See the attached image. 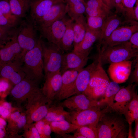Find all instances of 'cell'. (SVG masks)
<instances>
[{
	"label": "cell",
	"instance_id": "6da1fadb",
	"mask_svg": "<svg viewBox=\"0 0 138 138\" xmlns=\"http://www.w3.org/2000/svg\"><path fill=\"white\" fill-rule=\"evenodd\" d=\"M22 68L25 77L38 83L44 76L41 37L32 49L27 51L22 60Z\"/></svg>",
	"mask_w": 138,
	"mask_h": 138
},
{
	"label": "cell",
	"instance_id": "7a4b0ae2",
	"mask_svg": "<svg viewBox=\"0 0 138 138\" xmlns=\"http://www.w3.org/2000/svg\"><path fill=\"white\" fill-rule=\"evenodd\" d=\"M25 112L27 124L33 123L43 119L50 106L39 88L28 98Z\"/></svg>",
	"mask_w": 138,
	"mask_h": 138
},
{
	"label": "cell",
	"instance_id": "3957f363",
	"mask_svg": "<svg viewBox=\"0 0 138 138\" xmlns=\"http://www.w3.org/2000/svg\"><path fill=\"white\" fill-rule=\"evenodd\" d=\"M138 56V49L132 47L129 41L108 47L98 54V59L102 65L129 60Z\"/></svg>",
	"mask_w": 138,
	"mask_h": 138
},
{
	"label": "cell",
	"instance_id": "277c9868",
	"mask_svg": "<svg viewBox=\"0 0 138 138\" xmlns=\"http://www.w3.org/2000/svg\"><path fill=\"white\" fill-rule=\"evenodd\" d=\"M138 31V22L126 20L115 29L108 38L99 45V54L106 48L117 45L129 41L132 35Z\"/></svg>",
	"mask_w": 138,
	"mask_h": 138
},
{
	"label": "cell",
	"instance_id": "5b68a950",
	"mask_svg": "<svg viewBox=\"0 0 138 138\" xmlns=\"http://www.w3.org/2000/svg\"><path fill=\"white\" fill-rule=\"evenodd\" d=\"M97 59L98 62L97 66L92 73L88 86L84 93L96 100L103 96L110 82L102 65Z\"/></svg>",
	"mask_w": 138,
	"mask_h": 138
},
{
	"label": "cell",
	"instance_id": "8992f818",
	"mask_svg": "<svg viewBox=\"0 0 138 138\" xmlns=\"http://www.w3.org/2000/svg\"><path fill=\"white\" fill-rule=\"evenodd\" d=\"M34 25L29 19L22 21L18 28L17 39L22 51L20 59L22 61L25 53L33 48L39 40Z\"/></svg>",
	"mask_w": 138,
	"mask_h": 138
},
{
	"label": "cell",
	"instance_id": "52a82bcc",
	"mask_svg": "<svg viewBox=\"0 0 138 138\" xmlns=\"http://www.w3.org/2000/svg\"><path fill=\"white\" fill-rule=\"evenodd\" d=\"M43 69L45 75L60 71L63 59V52L56 45L46 44L41 39Z\"/></svg>",
	"mask_w": 138,
	"mask_h": 138
},
{
	"label": "cell",
	"instance_id": "ba28073f",
	"mask_svg": "<svg viewBox=\"0 0 138 138\" xmlns=\"http://www.w3.org/2000/svg\"><path fill=\"white\" fill-rule=\"evenodd\" d=\"M104 113L96 125L98 138H116L119 132L125 127L123 120L116 116Z\"/></svg>",
	"mask_w": 138,
	"mask_h": 138
},
{
	"label": "cell",
	"instance_id": "9c48e42d",
	"mask_svg": "<svg viewBox=\"0 0 138 138\" xmlns=\"http://www.w3.org/2000/svg\"><path fill=\"white\" fill-rule=\"evenodd\" d=\"M101 110L100 107L82 111H70V122L79 127L96 125L101 116L107 112V108Z\"/></svg>",
	"mask_w": 138,
	"mask_h": 138
},
{
	"label": "cell",
	"instance_id": "30bf717a",
	"mask_svg": "<svg viewBox=\"0 0 138 138\" xmlns=\"http://www.w3.org/2000/svg\"><path fill=\"white\" fill-rule=\"evenodd\" d=\"M70 111H78L100 107L98 100L94 99L83 93L75 94L67 98L62 102H58Z\"/></svg>",
	"mask_w": 138,
	"mask_h": 138
},
{
	"label": "cell",
	"instance_id": "8fae6325",
	"mask_svg": "<svg viewBox=\"0 0 138 138\" xmlns=\"http://www.w3.org/2000/svg\"><path fill=\"white\" fill-rule=\"evenodd\" d=\"M67 18L65 16L57 20L50 25L45 27L36 28L40 32V36L46 38L48 42L55 44L58 47L65 32Z\"/></svg>",
	"mask_w": 138,
	"mask_h": 138
},
{
	"label": "cell",
	"instance_id": "7c38bea8",
	"mask_svg": "<svg viewBox=\"0 0 138 138\" xmlns=\"http://www.w3.org/2000/svg\"><path fill=\"white\" fill-rule=\"evenodd\" d=\"M18 33V28H16L11 39L0 49V68L6 64L20 59L22 49L17 40Z\"/></svg>",
	"mask_w": 138,
	"mask_h": 138
},
{
	"label": "cell",
	"instance_id": "4fadbf2b",
	"mask_svg": "<svg viewBox=\"0 0 138 138\" xmlns=\"http://www.w3.org/2000/svg\"><path fill=\"white\" fill-rule=\"evenodd\" d=\"M45 81L41 89L48 103L53 104L62 84V74L60 71L45 75Z\"/></svg>",
	"mask_w": 138,
	"mask_h": 138
},
{
	"label": "cell",
	"instance_id": "5bb4252c",
	"mask_svg": "<svg viewBox=\"0 0 138 138\" xmlns=\"http://www.w3.org/2000/svg\"><path fill=\"white\" fill-rule=\"evenodd\" d=\"M136 85L131 84L125 87L120 88L116 95L110 107L114 112L124 115L136 91L135 90Z\"/></svg>",
	"mask_w": 138,
	"mask_h": 138
},
{
	"label": "cell",
	"instance_id": "9a60e30c",
	"mask_svg": "<svg viewBox=\"0 0 138 138\" xmlns=\"http://www.w3.org/2000/svg\"><path fill=\"white\" fill-rule=\"evenodd\" d=\"M39 88L37 83L25 78L14 86L10 94L20 105L31 94Z\"/></svg>",
	"mask_w": 138,
	"mask_h": 138
},
{
	"label": "cell",
	"instance_id": "2e32d148",
	"mask_svg": "<svg viewBox=\"0 0 138 138\" xmlns=\"http://www.w3.org/2000/svg\"><path fill=\"white\" fill-rule=\"evenodd\" d=\"M67 11V6L65 1L55 4L35 24V27H45L50 25L55 21L63 18Z\"/></svg>",
	"mask_w": 138,
	"mask_h": 138
},
{
	"label": "cell",
	"instance_id": "e0dca14e",
	"mask_svg": "<svg viewBox=\"0 0 138 138\" xmlns=\"http://www.w3.org/2000/svg\"><path fill=\"white\" fill-rule=\"evenodd\" d=\"M98 62L97 59L87 67L83 68L79 71L69 94L68 97L75 94L84 93L88 86L92 73L96 67Z\"/></svg>",
	"mask_w": 138,
	"mask_h": 138
},
{
	"label": "cell",
	"instance_id": "ac0fdd59",
	"mask_svg": "<svg viewBox=\"0 0 138 138\" xmlns=\"http://www.w3.org/2000/svg\"><path fill=\"white\" fill-rule=\"evenodd\" d=\"M0 77L10 80L14 85L25 77L22 62L18 59L3 65L0 68Z\"/></svg>",
	"mask_w": 138,
	"mask_h": 138
},
{
	"label": "cell",
	"instance_id": "d6986e66",
	"mask_svg": "<svg viewBox=\"0 0 138 138\" xmlns=\"http://www.w3.org/2000/svg\"><path fill=\"white\" fill-rule=\"evenodd\" d=\"M133 62L128 60L110 64L108 72L113 81L118 84L126 81L130 74Z\"/></svg>",
	"mask_w": 138,
	"mask_h": 138
},
{
	"label": "cell",
	"instance_id": "ffe728a7",
	"mask_svg": "<svg viewBox=\"0 0 138 138\" xmlns=\"http://www.w3.org/2000/svg\"><path fill=\"white\" fill-rule=\"evenodd\" d=\"M6 119L7 135L10 138L22 137L18 133L23 129L26 124L25 112H22L21 110L16 111L11 113Z\"/></svg>",
	"mask_w": 138,
	"mask_h": 138
},
{
	"label": "cell",
	"instance_id": "44dd1931",
	"mask_svg": "<svg viewBox=\"0 0 138 138\" xmlns=\"http://www.w3.org/2000/svg\"><path fill=\"white\" fill-rule=\"evenodd\" d=\"M65 0H32L30 9L29 19L34 25L54 4Z\"/></svg>",
	"mask_w": 138,
	"mask_h": 138
},
{
	"label": "cell",
	"instance_id": "7402d4cb",
	"mask_svg": "<svg viewBox=\"0 0 138 138\" xmlns=\"http://www.w3.org/2000/svg\"><path fill=\"white\" fill-rule=\"evenodd\" d=\"M89 58L85 57L74 51L63 54L60 72L62 74L69 70L80 71L86 65Z\"/></svg>",
	"mask_w": 138,
	"mask_h": 138
},
{
	"label": "cell",
	"instance_id": "603a6c76",
	"mask_svg": "<svg viewBox=\"0 0 138 138\" xmlns=\"http://www.w3.org/2000/svg\"><path fill=\"white\" fill-rule=\"evenodd\" d=\"M80 71L69 70L62 74V86L55 97L54 101L58 103L68 97L69 94Z\"/></svg>",
	"mask_w": 138,
	"mask_h": 138
},
{
	"label": "cell",
	"instance_id": "cb8c5ba5",
	"mask_svg": "<svg viewBox=\"0 0 138 138\" xmlns=\"http://www.w3.org/2000/svg\"><path fill=\"white\" fill-rule=\"evenodd\" d=\"M124 22L117 14H112L108 16L105 19L100 30L97 46L107 39L112 32Z\"/></svg>",
	"mask_w": 138,
	"mask_h": 138
},
{
	"label": "cell",
	"instance_id": "d4e9b609",
	"mask_svg": "<svg viewBox=\"0 0 138 138\" xmlns=\"http://www.w3.org/2000/svg\"><path fill=\"white\" fill-rule=\"evenodd\" d=\"M100 34V31H92L87 27L86 32L83 40L73 50L84 57H88L94 43L98 40Z\"/></svg>",
	"mask_w": 138,
	"mask_h": 138
},
{
	"label": "cell",
	"instance_id": "484cf974",
	"mask_svg": "<svg viewBox=\"0 0 138 138\" xmlns=\"http://www.w3.org/2000/svg\"><path fill=\"white\" fill-rule=\"evenodd\" d=\"M70 112L65 111L64 107L57 103V104L50 106L46 116L43 119L49 123L64 120H66L70 122Z\"/></svg>",
	"mask_w": 138,
	"mask_h": 138
},
{
	"label": "cell",
	"instance_id": "4316f807",
	"mask_svg": "<svg viewBox=\"0 0 138 138\" xmlns=\"http://www.w3.org/2000/svg\"><path fill=\"white\" fill-rule=\"evenodd\" d=\"M74 21L67 18L65 32L59 43V47L63 52L70 51L74 48V34L73 30Z\"/></svg>",
	"mask_w": 138,
	"mask_h": 138
},
{
	"label": "cell",
	"instance_id": "83f0119b",
	"mask_svg": "<svg viewBox=\"0 0 138 138\" xmlns=\"http://www.w3.org/2000/svg\"><path fill=\"white\" fill-rule=\"evenodd\" d=\"M85 13L90 16L107 17L112 14L108 8L102 5L97 0H88L86 3Z\"/></svg>",
	"mask_w": 138,
	"mask_h": 138
},
{
	"label": "cell",
	"instance_id": "f1b7e54d",
	"mask_svg": "<svg viewBox=\"0 0 138 138\" xmlns=\"http://www.w3.org/2000/svg\"><path fill=\"white\" fill-rule=\"evenodd\" d=\"M74 21L75 22H74L73 25L74 34L73 49L77 47L82 41L87 30L86 21L83 14Z\"/></svg>",
	"mask_w": 138,
	"mask_h": 138
},
{
	"label": "cell",
	"instance_id": "f546056e",
	"mask_svg": "<svg viewBox=\"0 0 138 138\" xmlns=\"http://www.w3.org/2000/svg\"><path fill=\"white\" fill-rule=\"evenodd\" d=\"M67 8V14L73 21L85 13L84 0H65Z\"/></svg>",
	"mask_w": 138,
	"mask_h": 138
},
{
	"label": "cell",
	"instance_id": "4dcf8cb0",
	"mask_svg": "<svg viewBox=\"0 0 138 138\" xmlns=\"http://www.w3.org/2000/svg\"><path fill=\"white\" fill-rule=\"evenodd\" d=\"M12 14L21 18L30 10L31 0H8Z\"/></svg>",
	"mask_w": 138,
	"mask_h": 138
},
{
	"label": "cell",
	"instance_id": "1f68e13d",
	"mask_svg": "<svg viewBox=\"0 0 138 138\" xmlns=\"http://www.w3.org/2000/svg\"><path fill=\"white\" fill-rule=\"evenodd\" d=\"M49 124L52 132L58 135L69 133L76 130L78 128L66 120L52 122Z\"/></svg>",
	"mask_w": 138,
	"mask_h": 138
},
{
	"label": "cell",
	"instance_id": "d6a6232c",
	"mask_svg": "<svg viewBox=\"0 0 138 138\" xmlns=\"http://www.w3.org/2000/svg\"><path fill=\"white\" fill-rule=\"evenodd\" d=\"M119 84L113 81L110 82L104 95L100 100H98L100 106L107 105L110 107L116 95L120 89Z\"/></svg>",
	"mask_w": 138,
	"mask_h": 138
},
{
	"label": "cell",
	"instance_id": "836d02e7",
	"mask_svg": "<svg viewBox=\"0 0 138 138\" xmlns=\"http://www.w3.org/2000/svg\"><path fill=\"white\" fill-rule=\"evenodd\" d=\"M124 115L129 124L138 119V96L136 91Z\"/></svg>",
	"mask_w": 138,
	"mask_h": 138
},
{
	"label": "cell",
	"instance_id": "e575fe53",
	"mask_svg": "<svg viewBox=\"0 0 138 138\" xmlns=\"http://www.w3.org/2000/svg\"><path fill=\"white\" fill-rule=\"evenodd\" d=\"M20 19L12 14L0 12V26L11 29L15 28Z\"/></svg>",
	"mask_w": 138,
	"mask_h": 138
},
{
	"label": "cell",
	"instance_id": "d590c367",
	"mask_svg": "<svg viewBox=\"0 0 138 138\" xmlns=\"http://www.w3.org/2000/svg\"><path fill=\"white\" fill-rule=\"evenodd\" d=\"M107 17L88 16L86 22L87 28L92 31H100Z\"/></svg>",
	"mask_w": 138,
	"mask_h": 138
},
{
	"label": "cell",
	"instance_id": "8d00e7d4",
	"mask_svg": "<svg viewBox=\"0 0 138 138\" xmlns=\"http://www.w3.org/2000/svg\"><path fill=\"white\" fill-rule=\"evenodd\" d=\"M14 85L6 78L0 77V98L4 99L10 94Z\"/></svg>",
	"mask_w": 138,
	"mask_h": 138
},
{
	"label": "cell",
	"instance_id": "74e56055",
	"mask_svg": "<svg viewBox=\"0 0 138 138\" xmlns=\"http://www.w3.org/2000/svg\"><path fill=\"white\" fill-rule=\"evenodd\" d=\"M96 125H91L80 126L76 130V131L85 138H98Z\"/></svg>",
	"mask_w": 138,
	"mask_h": 138
},
{
	"label": "cell",
	"instance_id": "f35d334b",
	"mask_svg": "<svg viewBox=\"0 0 138 138\" xmlns=\"http://www.w3.org/2000/svg\"><path fill=\"white\" fill-rule=\"evenodd\" d=\"M138 0H123L125 11V17L126 20L135 21L134 12V6Z\"/></svg>",
	"mask_w": 138,
	"mask_h": 138
},
{
	"label": "cell",
	"instance_id": "ab89813d",
	"mask_svg": "<svg viewBox=\"0 0 138 138\" xmlns=\"http://www.w3.org/2000/svg\"><path fill=\"white\" fill-rule=\"evenodd\" d=\"M23 130L24 132L22 136L24 138H41L34 123H26Z\"/></svg>",
	"mask_w": 138,
	"mask_h": 138
},
{
	"label": "cell",
	"instance_id": "60d3db41",
	"mask_svg": "<svg viewBox=\"0 0 138 138\" xmlns=\"http://www.w3.org/2000/svg\"><path fill=\"white\" fill-rule=\"evenodd\" d=\"M16 28L11 29L0 26V44H4L9 40Z\"/></svg>",
	"mask_w": 138,
	"mask_h": 138
},
{
	"label": "cell",
	"instance_id": "b9f144b4",
	"mask_svg": "<svg viewBox=\"0 0 138 138\" xmlns=\"http://www.w3.org/2000/svg\"><path fill=\"white\" fill-rule=\"evenodd\" d=\"M0 12L4 14H12L8 0H0Z\"/></svg>",
	"mask_w": 138,
	"mask_h": 138
},
{
	"label": "cell",
	"instance_id": "7bdbcfd3",
	"mask_svg": "<svg viewBox=\"0 0 138 138\" xmlns=\"http://www.w3.org/2000/svg\"><path fill=\"white\" fill-rule=\"evenodd\" d=\"M114 3L116 14H121L125 17V11L123 0H114Z\"/></svg>",
	"mask_w": 138,
	"mask_h": 138
},
{
	"label": "cell",
	"instance_id": "ee69618b",
	"mask_svg": "<svg viewBox=\"0 0 138 138\" xmlns=\"http://www.w3.org/2000/svg\"><path fill=\"white\" fill-rule=\"evenodd\" d=\"M45 121L43 119L35 122L34 125L37 129L41 138H44V131Z\"/></svg>",
	"mask_w": 138,
	"mask_h": 138
},
{
	"label": "cell",
	"instance_id": "f6af8a7d",
	"mask_svg": "<svg viewBox=\"0 0 138 138\" xmlns=\"http://www.w3.org/2000/svg\"><path fill=\"white\" fill-rule=\"evenodd\" d=\"M0 105L7 110L10 113L21 110L20 108L13 107L10 103L5 101L3 99H1L0 100Z\"/></svg>",
	"mask_w": 138,
	"mask_h": 138
},
{
	"label": "cell",
	"instance_id": "bcb514c9",
	"mask_svg": "<svg viewBox=\"0 0 138 138\" xmlns=\"http://www.w3.org/2000/svg\"><path fill=\"white\" fill-rule=\"evenodd\" d=\"M129 42L133 48L138 49V32L133 33L130 38Z\"/></svg>",
	"mask_w": 138,
	"mask_h": 138
},
{
	"label": "cell",
	"instance_id": "7dc6e473",
	"mask_svg": "<svg viewBox=\"0 0 138 138\" xmlns=\"http://www.w3.org/2000/svg\"><path fill=\"white\" fill-rule=\"evenodd\" d=\"M51 132L49 123L46 121L44 131V138H51Z\"/></svg>",
	"mask_w": 138,
	"mask_h": 138
},
{
	"label": "cell",
	"instance_id": "c3c4849f",
	"mask_svg": "<svg viewBox=\"0 0 138 138\" xmlns=\"http://www.w3.org/2000/svg\"><path fill=\"white\" fill-rule=\"evenodd\" d=\"M135 64V68L132 73V83L135 82L136 83L138 82V60Z\"/></svg>",
	"mask_w": 138,
	"mask_h": 138
},
{
	"label": "cell",
	"instance_id": "681fc988",
	"mask_svg": "<svg viewBox=\"0 0 138 138\" xmlns=\"http://www.w3.org/2000/svg\"><path fill=\"white\" fill-rule=\"evenodd\" d=\"M11 113L7 109L0 105V116L6 119Z\"/></svg>",
	"mask_w": 138,
	"mask_h": 138
},
{
	"label": "cell",
	"instance_id": "f907efd6",
	"mask_svg": "<svg viewBox=\"0 0 138 138\" xmlns=\"http://www.w3.org/2000/svg\"><path fill=\"white\" fill-rule=\"evenodd\" d=\"M103 3L110 10L114 6V0H102Z\"/></svg>",
	"mask_w": 138,
	"mask_h": 138
},
{
	"label": "cell",
	"instance_id": "816d5d0a",
	"mask_svg": "<svg viewBox=\"0 0 138 138\" xmlns=\"http://www.w3.org/2000/svg\"><path fill=\"white\" fill-rule=\"evenodd\" d=\"M128 133L126 128L122 129L119 132L116 137V138H126L128 136Z\"/></svg>",
	"mask_w": 138,
	"mask_h": 138
},
{
	"label": "cell",
	"instance_id": "f5cc1de1",
	"mask_svg": "<svg viewBox=\"0 0 138 138\" xmlns=\"http://www.w3.org/2000/svg\"><path fill=\"white\" fill-rule=\"evenodd\" d=\"M7 124L6 119L0 116V128L6 129Z\"/></svg>",
	"mask_w": 138,
	"mask_h": 138
},
{
	"label": "cell",
	"instance_id": "db71d44e",
	"mask_svg": "<svg viewBox=\"0 0 138 138\" xmlns=\"http://www.w3.org/2000/svg\"><path fill=\"white\" fill-rule=\"evenodd\" d=\"M133 10L135 20L137 21L138 20V0L136 3V6L134 7Z\"/></svg>",
	"mask_w": 138,
	"mask_h": 138
},
{
	"label": "cell",
	"instance_id": "11a10c76",
	"mask_svg": "<svg viewBox=\"0 0 138 138\" xmlns=\"http://www.w3.org/2000/svg\"><path fill=\"white\" fill-rule=\"evenodd\" d=\"M7 135V134L6 129L0 128V138L5 137Z\"/></svg>",
	"mask_w": 138,
	"mask_h": 138
},
{
	"label": "cell",
	"instance_id": "9f6ffc18",
	"mask_svg": "<svg viewBox=\"0 0 138 138\" xmlns=\"http://www.w3.org/2000/svg\"><path fill=\"white\" fill-rule=\"evenodd\" d=\"M135 125L134 133V137L138 138V119L135 120Z\"/></svg>",
	"mask_w": 138,
	"mask_h": 138
},
{
	"label": "cell",
	"instance_id": "6f0895ef",
	"mask_svg": "<svg viewBox=\"0 0 138 138\" xmlns=\"http://www.w3.org/2000/svg\"><path fill=\"white\" fill-rule=\"evenodd\" d=\"M129 133H128V138H133L134 137L133 136L132 133V123L129 124Z\"/></svg>",
	"mask_w": 138,
	"mask_h": 138
},
{
	"label": "cell",
	"instance_id": "680465c9",
	"mask_svg": "<svg viewBox=\"0 0 138 138\" xmlns=\"http://www.w3.org/2000/svg\"><path fill=\"white\" fill-rule=\"evenodd\" d=\"M102 5L108 8L103 3L102 0H97Z\"/></svg>",
	"mask_w": 138,
	"mask_h": 138
},
{
	"label": "cell",
	"instance_id": "91938a15",
	"mask_svg": "<svg viewBox=\"0 0 138 138\" xmlns=\"http://www.w3.org/2000/svg\"><path fill=\"white\" fill-rule=\"evenodd\" d=\"M3 44H0V49Z\"/></svg>",
	"mask_w": 138,
	"mask_h": 138
}]
</instances>
